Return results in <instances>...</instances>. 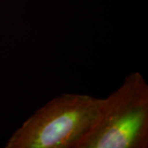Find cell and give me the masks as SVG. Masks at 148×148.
<instances>
[{"label": "cell", "mask_w": 148, "mask_h": 148, "mask_svg": "<svg viewBox=\"0 0 148 148\" xmlns=\"http://www.w3.org/2000/svg\"><path fill=\"white\" fill-rule=\"evenodd\" d=\"M147 147L148 86L136 72L107 98L101 99L90 126L73 148Z\"/></svg>", "instance_id": "obj_1"}, {"label": "cell", "mask_w": 148, "mask_h": 148, "mask_svg": "<svg viewBox=\"0 0 148 148\" xmlns=\"http://www.w3.org/2000/svg\"><path fill=\"white\" fill-rule=\"evenodd\" d=\"M101 99L64 93L35 111L16 129L7 148H73L90 126Z\"/></svg>", "instance_id": "obj_2"}]
</instances>
